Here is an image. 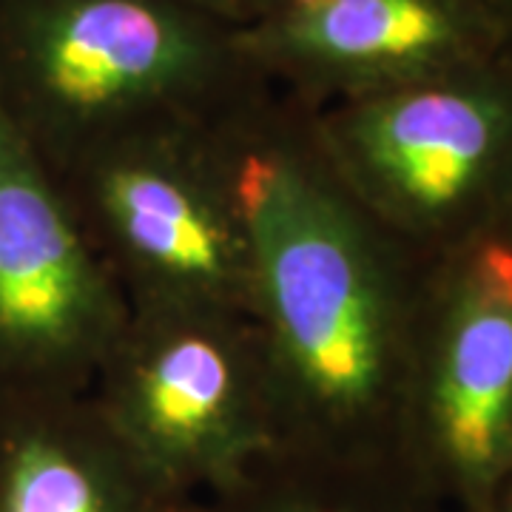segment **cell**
<instances>
[{"instance_id": "1", "label": "cell", "mask_w": 512, "mask_h": 512, "mask_svg": "<svg viewBox=\"0 0 512 512\" xmlns=\"http://www.w3.org/2000/svg\"><path fill=\"white\" fill-rule=\"evenodd\" d=\"M211 131L248 239L251 319L274 373L279 447L402 458L430 262L336 177L305 103L262 86L217 114Z\"/></svg>"}, {"instance_id": "2", "label": "cell", "mask_w": 512, "mask_h": 512, "mask_svg": "<svg viewBox=\"0 0 512 512\" xmlns=\"http://www.w3.org/2000/svg\"><path fill=\"white\" fill-rule=\"evenodd\" d=\"M268 86L185 0H0V100L52 174L137 128L208 120Z\"/></svg>"}, {"instance_id": "3", "label": "cell", "mask_w": 512, "mask_h": 512, "mask_svg": "<svg viewBox=\"0 0 512 512\" xmlns=\"http://www.w3.org/2000/svg\"><path fill=\"white\" fill-rule=\"evenodd\" d=\"M311 123L350 194L427 262L510 217L512 49L319 106Z\"/></svg>"}, {"instance_id": "4", "label": "cell", "mask_w": 512, "mask_h": 512, "mask_svg": "<svg viewBox=\"0 0 512 512\" xmlns=\"http://www.w3.org/2000/svg\"><path fill=\"white\" fill-rule=\"evenodd\" d=\"M211 120L137 128L57 171L126 308L251 316V254Z\"/></svg>"}, {"instance_id": "5", "label": "cell", "mask_w": 512, "mask_h": 512, "mask_svg": "<svg viewBox=\"0 0 512 512\" xmlns=\"http://www.w3.org/2000/svg\"><path fill=\"white\" fill-rule=\"evenodd\" d=\"M89 396L185 498L231 487L282 441L268 353L254 319L237 311L128 308Z\"/></svg>"}, {"instance_id": "6", "label": "cell", "mask_w": 512, "mask_h": 512, "mask_svg": "<svg viewBox=\"0 0 512 512\" xmlns=\"http://www.w3.org/2000/svg\"><path fill=\"white\" fill-rule=\"evenodd\" d=\"M402 458L453 512H481L512 476V242L504 231L430 262Z\"/></svg>"}, {"instance_id": "7", "label": "cell", "mask_w": 512, "mask_h": 512, "mask_svg": "<svg viewBox=\"0 0 512 512\" xmlns=\"http://www.w3.org/2000/svg\"><path fill=\"white\" fill-rule=\"evenodd\" d=\"M126 299L0 100V390H89Z\"/></svg>"}, {"instance_id": "8", "label": "cell", "mask_w": 512, "mask_h": 512, "mask_svg": "<svg viewBox=\"0 0 512 512\" xmlns=\"http://www.w3.org/2000/svg\"><path fill=\"white\" fill-rule=\"evenodd\" d=\"M234 32L248 66L311 109L510 49L476 0H271Z\"/></svg>"}, {"instance_id": "9", "label": "cell", "mask_w": 512, "mask_h": 512, "mask_svg": "<svg viewBox=\"0 0 512 512\" xmlns=\"http://www.w3.org/2000/svg\"><path fill=\"white\" fill-rule=\"evenodd\" d=\"M89 390H0V512H191Z\"/></svg>"}, {"instance_id": "10", "label": "cell", "mask_w": 512, "mask_h": 512, "mask_svg": "<svg viewBox=\"0 0 512 512\" xmlns=\"http://www.w3.org/2000/svg\"><path fill=\"white\" fill-rule=\"evenodd\" d=\"M191 512H453L402 458L276 447Z\"/></svg>"}, {"instance_id": "11", "label": "cell", "mask_w": 512, "mask_h": 512, "mask_svg": "<svg viewBox=\"0 0 512 512\" xmlns=\"http://www.w3.org/2000/svg\"><path fill=\"white\" fill-rule=\"evenodd\" d=\"M188 6L200 9L214 20H220L225 26H242L251 18H256L271 0H185Z\"/></svg>"}, {"instance_id": "12", "label": "cell", "mask_w": 512, "mask_h": 512, "mask_svg": "<svg viewBox=\"0 0 512 512\" xmlns=\"http://www.w3.org/2000/svg\"><path fill=\"white\" fill-rule=\"evenodd\" d=\"M476 3L484 9V15L501 29V35L507 37V46L512 49V0H476Z\"/></svg>"}, {"instance_id": "13", "label": "cell", "mask_w": 512, "mask_h": 512, "mask_svg": "<svg viewBox=\"0 0 512 512\" xmlns=\"http://www.w3.org/2000/svg\"><path fill=\"white\" fill-rule=\"evenodd\" d=\"M481 512H512V476L498 487V493L490 498V504Z\"/></svg>"}, {"instance_id": "14", "label": "cell", "mask_w": 512, "mask_h": 512, "mask_svg": "<svg viewBox=\"0 0 512 512\" xmlns=\"http://www.w3.org/2000/svg\"><path fill=\"white\" fill-rule=\"evenodd\" d=\"M504 234H507V239L512 242V211H510V217H507V222H504V228H501Z\"/></svg>"}]
</instances>
